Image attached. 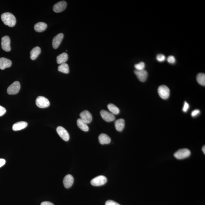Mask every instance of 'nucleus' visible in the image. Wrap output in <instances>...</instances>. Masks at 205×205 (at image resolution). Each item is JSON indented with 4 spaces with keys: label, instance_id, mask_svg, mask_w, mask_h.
I'll return each mask as SVG.
<instances>
[{
    "label": "nucleus",
    "instance_id": "f257e3e1",
    "mask_svg": "<svg viewBox=\"0 0 205 205\" xmlns=\"http://www.w3.org/2000/svg\"><path fill=\"white\" fill-rule=\"evenodd\" d=\"M1 18L5 25L9 26L10 27H13L15 25L16 19L11 13L7 12L3 13L1 15Z\"/></svg>",
    "mask_w": 205,
    "mask_h": 205
},
{
    "label": "nucleus",
    "instance_id": "f03ea898",
    "mask_svg": "<svg viewBox=\"0 0 205 205\" xmlns=\"http://www.w3.org/2000/svg\"><path fill=\"white\" fill-rule=\"evenodd\" d=\"M190 155V151L187 148L180 149L176 152L174 154V157L179 160L184 159L189 157Z\"/></svg>",
    "mask_w": 205,
    "mask_h": 205
},
{
    "label": "nucleus",
    "instance_id": "7ed1b4c3",
    "mask_svg": "<svg viewBox=\"0 0 205 205\" xmlns=\"http://www.w3.org/2000/svg\"><path fill=\"white\" fill-rule=\"evenodd\" d=\"M158 94L161 98L163 99H167L170 95V90L167 86H160L158 89Z\"/></svg>",
    "mask_w": 205,
    "mask_h": 205
},
{
    "label": "nucleus",
    "instance_id": "20e7f679",
    "mask_svg": "<svg viewBox=\"0 0 205 205\" xmlns=\"http://www.w3.org/2000/svg\"><path fill=\"white\" fill-rule=\"evenodd\" d=\"M20 85L19 82L16 81L9 86L7 92L9 95H15L18 93L20 89Z\"/></svg>",
    "mask_w": 205,
    "mask_h": 205
},
{
    "label": "nucleus",
    "instance_id": "39448f33",
    "mask_svg": "<svg viewBox=\"0 0 205 205\" xmlns=\"http://www.w3.org/2000/svg\"><path fill=\"white\" fill-rule=\"evenodd\" d=\"M36 104L38 107L45 108L50 106V102L47 98L43 96H39L36 98Z\"/></svg>",
    "mask_w": 205,
    "mask_h": 205
},
{
    "label": "nucleus",
    "instance_id": "423d86ee",
    "mask_svg": "<svg viewBox=\"0 0 205 205\" xmlns=\"http://www.w3.org/2000/svg\"><path fill=\"white\" fill-rule=\"evenodd\" d=\"M107 182V179L105 176H99L93 179L91 181V184L94 186H100L104 185Z\"/></svg>",
    "mask_w": 205,
    "mask_h": 205
},
{
    "label": "nucleus",
    "instance_id": "0eeeda50",
    "mask_svg": "<svg viewBox=\"0 0 205 205\" xmlns=\"http://www.w3.org/2000/svg\"><path fill=\"white\" fill-rule=\"evenodd\" d=\"M10 39L8 36H5L1 39V46L2 50L5 51H10Z\"/></svg>",
    "mask_w": 205,
    "mask_h": 205
},
{
    "label": "nucleus",
    "instance_id": "6e6552de",
    "mask_svg": "<svg viewBox=\"0 0 205 205\" xmlns=\"http://www.w3.org/2000/svg\"><path fill=\"white\" fill-rule=\"evenodd\" d=\"M57 132L62 139L65 141H67L70 139L69 133L64 127L61 126L57 127L56 129Z\"/></svg>",
    "mask_w": 205,
    "mask_h": 205
},
{
    "label": "nucleus",
    "instance_id": "1a4fd4ad",
    "mask_svg": "<svg viewBox=\"0 0 205 205\" xmlns=\"http://www.w3.org/2000/svg\"><path fill=\"white\" fill-rule=\"evenodd\" d=\"M81 119L86 124H90L92 121V117L91 113L88 111L85 110L80 113Z\"/></svg>",
    "mask_w": 205,
    "mask_h": 205
},
{
    "label": "nucleus",
    "instance_id": "9d476101",
    "mask_svg": "<svg viewBox=\"0 0 205 205\" xmlns=\"http://www.w3.org/2000/svg\"><path fill=\"white\" fill-rule=\"evenodd\" d=\"M100 114L103 119L108 122L114 121L116 119L114 114L107 111L104 110L101 111Z\"/></svg>",
    "mask_w": 205,
    "mask_h": 205
},
{
    "label": "nucleus",
    "instance_id": "9b49d317",
    "mask_svg": "<svg viewBox=\"0 0 205 205\" xmlns=\"http://www.w3.org/2000/svg\"><path fill=\"white\" fill-rule=\"evenodd\" d=\"M67 3L65 1H61L55 4L53 7V11L56 13H60L66 9Z\"/></svg>",
    "mask_w": 205,
    "mask_h": 205
},
{
    "label": "nucleus",
    "instance_id": "f8f14e48",
    "mask_svg": "<svg viewBox=\"0 0 205 205\" xmlns=\"http://www.w3.org/2000/svg\"><path fill=\"white\" fill-rule=\"evenodd\" d=\"M64 37L63 34L60 33L54 37L52 42L53 46L54 49H56L59 47Z\"/></svg>",
    "mask_w": 205,
    "mask_h": 205
},
{
    "label": "nucleus",
    "instance_id": "ddd939ff",
    "mask_svg": "<svg viewBox=\"0 0 205 205\" xmlns=\"http://www.w3.org/2000/svg\"><path fill=\"white\" fill-rule=\"evenodd\" d=\"M134 73L138 80L141 82L146 81L148 76V73L145 70H135Z\"/></svg>",
    "mask_w": 205,
    "mask_h": 205
},
{
    "label": "nucleus",
    "instance_id": "4468645a",
    "mask_svg": "<svg viewBox=\"0 0 205 205\" xmlns=\"http://www.w3.org/2000/svg\"><path fill=\"white\" fill-rule=\"evenodd\" d=\"M12 62L10 60L4 57L0 58V69L3 70L12 66Z\"/></svg>",
    "mask_w": 205,
    "mask_h": 205
},
{
    "label": "nucleus",
    "instance_id": "2eb2a0df",
    "mask_svg": "<svg viewBox=\"0 0 205 205\" xmlns=\"http://www.w3.org/2000/svg\"><path fill=\"white\" fill-rule=\"evenodd\" d=\"M74 178L70 174L67 175L64 178L63 183L64 187L67 188H70L73 185Z\"/></svg>",
    "mask_w": 205,
    "mask_h": 205
},
{
    "label": "nucleus",
    "instance_id": "dca6fc26",
    "mask_svg": "<svg viewBox=\"0 0 205 205\" xmlns=\"http://www.w3.org/2000/svg\"><path fill=\"white\" fill-rule=\"evenodd\" d=\"M98 140L100 143L102 145L109 144L111 142V139L106 134L102 133L98 137Z\"/></svg>",
    "mask_w": 205,
    "mask_h": 205
},
{
    "label": "nucleus",
    "instance_id": "f3484780",
    "mask_svg": "<svg viewBox=\"0 0 205 205\" xmlns=\"http://www.w3.org/2000/svg\"><path fill=\"white\" fill-rule=\"evenodd\" d=\"M28 124L27 122L24 121L19 122L15 123L12 127V129L14 131H19L24 129L26 127Z\"/></svg>",
    "mask_w": 205,
    "mask_h": 205
},
{
    "label": "nucleus",
    "instance_id": "a211bd4d",
    "mask_svg": "<svg viewBox=\"0 0 205 205\" xmlns=\"http://www.w3.org/2000/svg\"><path fill=\"white\" fill-rule=\"evenodd\" d=\"M125 120L123 119H120L116 120L115 122L116 129L119 132H122L125 127Z\"/></svg>",
    "mask_w": 205,
    "mask_h": 205
},
{
    "label": "nucleus",
    "instance_id": "6ab92c4d",
    "mask_svg": "<svg viewBox=\"0 0 205 205\" xmlns=\"http://www.w3.org/2000/svg\"><path fill=\"white\" fill-rule=\"evenodd\" d=\"M47 27L46 23L43 22L37 23L34 26V29L37 32H41L44 31Z\"/></svg>",
    "mask_w": 205,
    "mask_h": 205
},
{
    "label": "nucleus",
    "instance_id": "aec40b11",
    "mask_svg": "<svg viewBox=\"0 0 205 205\" xmlns=\"http://www.w3.org/2000/svg\"><path fill=\"white\" fill-rule=\"evenodd\" d=\"M41 50L39 46H36L34 47L30 52V58L32 60H34L36 59L41 53Z\"/></svg>",
    "mask_w": 205,
    "mask_h": 205
},
{
    "label": "nucleus",
    "instance_id": "412c9836",
    "mask_svg": "<svg viewBox=\"0 0 205 205\" xmlns=\"http://www.w3.org/2000/svg\"><path fill=\"white\" fill-rule=\"evenodd\" d=\"M57 63L61 64L65 63L68 59V55L66 53H62L61 54L57 56Z\"/></svg>",
    "mask_w": 205,
    "mask_h": 205
},
{
    "label": "nucleus",
    "instance_id": "4be33fe9",
    "mask_svg": "<svg viewBox=\"0 0 205 205\" xmlns=\"http://www.w3.org/2000/svg\"><path fill=\"white\" fill-rule=\"evenodd\" d=\"M77 124L78 127L84 132H88L89 128L86 124L81 119H78L77 121Z\"/></svg>",
    "mask_w": 205,
    "mask_h": 205
},
{
    "label": "nucleus",
    "instance_id": "5701e85b",
    "mask_svg": "<svg viewBox=\"0 0 205 205\" xmlns=\"http://www.w3.org/2000/svg\"><path fill=\"white\" fill-rule=\"evenodd\" d=\"M108 108L110 113L114 115H117L119 113L120 110L119 108L113 104H109L108 105Z\"/></svg>",
    "mask_w": 205,
    "mask_h": 205
},
{
    "label": "nucleus",
    "instance_id": "b1692460",
    "mask_svg": "<svg viewBox=\"0 0 205 205\" xmlns=\"http://www.w3.org/2000/svg\"><path fill=\"white\" fill-rule=\"evenodd\" d=\"M58 70L60 72L65 74H68L69 72V66L68 64L65 63L60 64L59 66L58 67Z\"/></svg>",
    "mask_w": 205,
    "mask_h": 205
},
{
    "label": "nucleus",
    "instance_id": "393cba45",
    "mask_svg": "<svg viewBox=\"0 0 205 205\" xmlns=\"http://www.w3.org/2000/svg\"><path fill=\"white\" fill-rule=\"evenodd\" d=\"M197 81L199 84L203 86H205V75L204 73H200L197 76Z\"/></svg>",
    "mask_w": 205,
    "mask_h": 205
},
{
    "label": "nucleus",
    "instance_id": "a878e982",
    "mask_svg": "<svg viewBox=\"0 0 205 205\" xmlns=\"http://www.w3.org/2000/svg\"><path fill=\"white\" fill-rule=\"evenodd\" d=\"M135 67L136 68V70H143L145 67V64L144 62H139L138 64H135Z\"/></svg>",
    "mask_w": 205,
    "mask_h": 205
},
{
    "label": "nucleus",
    "instance_id": "bb28decb",
    "mask_svg": "<svg viewBox=\"0 0 205 205\" xmlns=\"http://www.w3.org/2000/svg\"><path fill=\"white\" fill-rule=\"evenodd\" d=\"M156 58L157 61L158 62H163L165 61V59H166V57L163 54H159L157 55Z\"/></svg>",
    "mask_w": 205,
    "mask_h": 205
},
{
    "label": "nucleus",
    "instance_id": "cd10ccee",
    "mask_svg": "<svg viewBox=\"0 0 205 205\" xmlns=\"http://www.w3.org/2000/svg\"><path fill=\"white\" fill-rule=\"evenodd\" d=\"M168 62L171 64H174L175 63L176 60L175 57L173 56H169L167 58Z\"/></svg>",
    "mask_w": 205,
    "mask_h": 205
},
{
    "label": "nucleus",
    "instance_id": "c85d7f7f",
    "mask_svg": "<svg viewBox=\"0 0 205 205\" xmlns=\"http://www.w3.org/2000/svg\"><path fill=\"white\" fill-rule=\"evenodd\" d=\"M105 205H121L119 203H116L113 200H109L106 201Z\"/></svg>",
    "mask_w": 205,
    "mask_h": 205
},
{
    "label": "nucleus",
    "instance_id": "c756f323",
    "mask_svg": "<svg viewBox=\"0 0 205 205\" xmlns=\"http://www.w3.org/2000/svg\"><path fill=\"white\" fill-rule=\"evenodd\" d=\"M200 111L199 109H195V110L193 111L191 113V116L193 117H196L197 116L198 114H200Z\"/></svg>",
    "mask_w": 205,
    "mask_h": 205
},
{
    "label": "nucleus",
    "instance_id": "7c9ffc66",
    "mask_svg": "<svg viewBox=\"0 0 205 205\" xmlns=\"http://www.w3.org/2000/svg\"><path fill=\"white\" fill-rule=\"evenodd\" d=\"M189 108V105L186 102H184V107L183 108V111L187 112Z\"/></svg>",
    "mask_w": 205,
    "mask_h": 205
},
{
    "label": "nucleus",
    "instance_id": "2f4dec72",
    "mask_svg": "<svg viewBox=\"0 0 205 205\" xmlns=\"http://www.w3.org/2000/svg\"><path fill=\"white\" fill-rule=\"evenodd\" d=\"M6 110L4 108L0 106V116H2L6 113Z\"/></svg>",
    "mask_w": 205,
    "mask_h": 205
},
{
    "label": "nucleus",
    "instance_id": "473e14b6",
    "mask_svg": "<svg viewBox=\"0 0 205 205\" xmlns=\"http://www.w3.org/2000/svg\"><path fill=\"white\" fill-rule=\"evenodd\" d=\"M40 205H54L53 203H51V202L49 201H44L42 202V203Z\"/></svg>",
    "mask_w": 205,
    "mask_h": 205
},
{
    "label": "nucleus",
    "instance_id": "72a5a7b5",
    "mask_svg": "<svg viewBox=\"0 0 205 205\" xmlns=\"http://www.w3.org/2000/svg\"><path fill=\"white\" fill-rule=\"evenodd\" d=\"M5 163V160L4 159H0V168L3 166Z\"/></svg>",
    "mask_w": 205,
    "mask_h": 205
},
{
    "label": "nucleus",
    "instance_id": "f704fd0d",
    "mask_svg": "<svg viewBox=\"0 0 205 205\" xmlns=\"http://www.w3.org/2000/svg\"><path fill=\"white\" fill-rule=\"evenodd\" d=\"M202 150H203V152L205 154V146H203V148H202Z\"/></svg>",
    "mask_w": 205,
    "mask_h": 205
}]
</instances>
